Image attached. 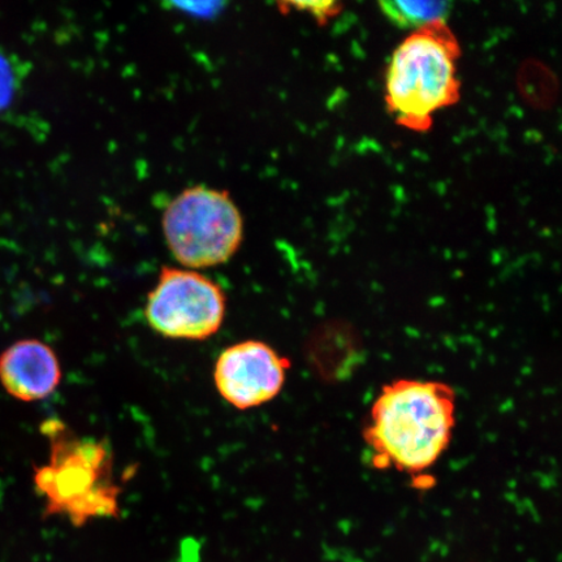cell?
<instances>
[{"label": "cell", "instance_id": "10", "mask_svg": "<svg viewBox=\"0 0 562 562\" xmlns=\"http://www.w3.org/2000/svg\"><path fill=\"white\" fill-rule=\"evenodd\" d=\"M301 12L311 13L318 21H327L339 11V4L335 2H307V3H293Z\"/></svg>", "mask_w": 562, "mask_h": 562}, {"label": "cell", "instance_id": "5", "mask_svg": "<svg viewBox=\"0 0 562 562\" xmlns=\"http://www.w3.org/2000/svg\"><path fill=\"white\" fill-rule=\"evenodd\" d=\"M226 313L221 285L203 273L170 266L160 270L145 306L147 325L172 340L210 339L222 328Z\"/></svg>", "mask_w": 562, "mask_h": 562}, {"label": "cell", "instance_id": "8", "mask_svg": "<svg viewBox=\"0 0 562 562\" xmlns=\"http://www.w3.org/2000/svg\"><path fill=\"white\" fill-rule=\"evenodd\" d=\"M385 18L405 30H422L427 25L446 21L451 3L447 2H382Z\"/></svg>", "mask_w": 562, "mask_h": 562}, {"label": "cell", "instance_id": "1", "mask_svg": "<svg viewBox=\"0 0 562 562\" xmlns=\"http://www.w3.org/2000/svg\"><path fill=\"white\" fill-rule=\"evenodd\" d=\"M456 404L446 383L398 379L385 384L363 434L375 465L414 475L432 468L451 442Z\"/></svg>", "mask_w": 562, "mask_h": 562}, {"label": "cell", "instance_id": "6", "mask_svg": "<svg viewBox=\"0 0 562 562\" xmlns=\"http://www.w3.org/2000/svg\"><path fill=\"white\" fill-rule=\"evenodd\" d=\"M291 362L263 341L246 340L224 349L214 368L220 395L238 411L255 409L278 397Z\"/></svg>", "mask_w": 562, "mask_h": 562}, {"label": "cell", "instance_id": "2", "mask_svg": "<svg viewBox=\"0 0 562 562\" xmlns=\"http://www.w3.org/2000/svg\"><path fill=\"white\" fill-rule=\"evenodd\" d=\"M42 431L50 441V460L34 469V484L47 515L66 517L75 527L117 518L122 487L110 442L80 437L59 419L46 420Z\"/></svg>", "mask_w": 562, "mask_h": 562}, {"label": "cell", "instance_id": "7", "mask_svg": "<svg viewBox=\"0 0 562 562\" xmlns=\"http://www.w3.org/2000/svg\"><path fill=\"white\" fill-rule=\"evenodd\" d=\"M60 381V362L45 342L21 340L0 356V382L20 402L47 398L58 389Z\"/></svg>", "mask_w": 562, "mask_h": 562}, {"label": "cell", "instance_id": "9", "mask_svg": "<svg viewBox=\"0 0 562 562\" xmlns=\"http://www.w3.org/2000/svg\"><path fill=\"white\" fill-rule=\"evenodd\" d=\"M13 93V72L10 61L0 54V110L11 101Z\"/></svg>", "mask_w": 562, "mask_h": 562}, {"label": "cell", "instance_id": "3", "mask_svg": "<svg viewBox=\"0 0 562 562\" xmlns=\"http://www.w3.org/2000/svg\"><path fill=\"white\" fill-rule=\"evenodd\" d=\"M459 55L446 21L422 27L396 48L386 74V103L400 125L427 131L435 112L459 101Z\"/></svg>", "mask_w": 562, "mask_h": 562}, {"label": "cell", "instance_id": "4", "mask_svg": "<svg viewBox=\"0 0 562 562\" xmlns=\"http://www.w3.org/2000/svg\"><path fill=\"white\" fill-rule=\"evenodd\" d=\"M161 229L176 261L188 270L209 269L236 255L244 220L228 192L195 186L168 203Z\"/></svg>", "mask_w": 562, "mask_h": 562}]
</instances>
